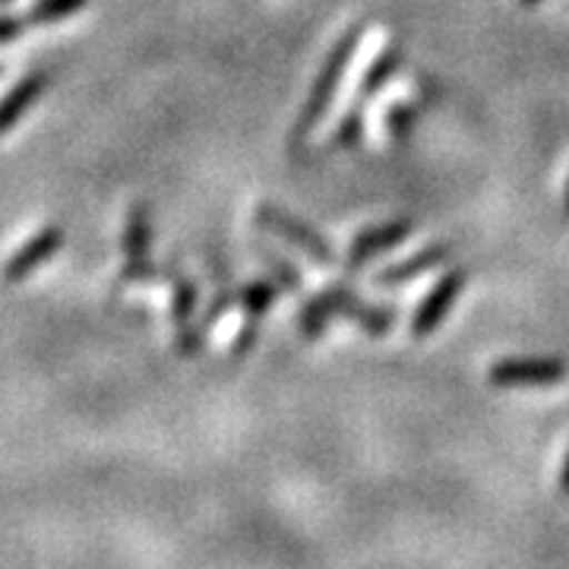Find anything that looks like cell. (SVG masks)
Segmentation results:
<instances>
[{
  "mask_svg": "<svg viewBox=\"0 0 569 569\" xmlns=\"http://www.w3.org/2000/svg\"><path fill=\"white\" fill-rule=\"evenodd\" d=\"M361 32H365V26H351L342 39L336 41V48H332V54L326 58L323 70H320V77L313 80V89H310V96H307L305 108H301V118L295 121L291 127V137L288 142L298 149L301 142L313 133V127L323 121L326 108L332 102V96H336V89H339V82L346 77L348 61H351V54H355V48H358V41H361Z\"/></svg>",
  "mask_w": 569,
  "mask_h": 569,
  "instance_id": "6da1fadb",
  "label": "cell"
},
{
  "mask_svg": "<svg viewBox=\"0 0 569 569\" xmlns=\"http://www.w3.org/2000/svg\"><path fill=\"white\" fill-rule=\"evenodd\" d=\"M257 224L266 228V231H272V234H279L284 244H295L298 250H305L307 257H313L317 263H332V260H336L332 247L326 244L323 238H320L310 224H305L301 219H295V216H288L279 206H260V209H257Z\"/></svg>",
  "mask_w": 569,
  "mask_h": 569,
  "instance_id": "7a4b0ae2",
  "label": "cell"
},
{
  "mask_svg": "<svg viewBox=\"0 0 569 569\" xmlns=\"http://www.w3.org/2000/svg\"><path fill=\"white\" fill-rule=\"evenodd\" d=\"M567 377L560 358H507L490 367L488 380L493 387H550Z\"/></svg>",
  "mask_w": 569,
  "mask_h": 569,
  "instance_id": "3957f363",
  "label": "cell"
},
{
  "mask_svg": "<svg viewBox=\"0 0 569 569\" xmlns=\"http://www.w3.org/2000/svg\"><path fill=\"white\" fill-rule=\"evenodd\" d=\"M317 301L326 307L329 317H346L351 323H358L361 329H367L370 336H383V332H389L392 323H396V313H392V310L361 305V301H358L348 288H342V284L326 288L323 295H317Z\"/></svg>",
  "mask_w": 569,
  "mask_h": 569,
  "instance_id": "277c9868",
  "label": "cell"
},
{
  "mask_svg": "<svg viewBox=\"0 0 569 569\" xmlns=\"http://www.w3.org/2000/svg\"><path fill=\"white\" fill-rule=\"evenodd\" d=\"M466 269H452L447 272L440 282L433 284V291L425 298V305L415 310V320H411V336H418V339H425L430 336L437 326L447 320V313L452 310V305L459 301V291H462V284H466Z\"/></svg>",
  "mask_w": 569,
  "mask_h": 569,
  "instance_id": "5b68a950",
  "label": "cell"
},
{
  "mask_svg": "<svg viewBox=\"0 0 569 569\" xmlns=\"http://www.w3.org/2000/svg\"><path fill=\"white\" fill-rule=\"evenodd\" d=\"M63 244V231L58 224H48L36 231L26 244L3 263V282H26L41 263H48Z\"/></svg>",
  "mask_w": 569,
  "mask_h": 569,
  "instance_id": "8992f818",
  "label": "cell"
},
{
  "mask_svg": "<svg viewBox=\"0 0 569 569\" xmlns=\"http://www.w3.org/2000/svg\"><path fill=\"white\" fill-rule=\"evenodd\" d=\"M48 86H51V73L48 70H32L0 99V137L10 133L22 121V114L48 92Z\"/></svg>",
  "mask_w": 569,
  "mask_h": 569,
  "instance_id": "52a82bcc",
  "label": "cell"
},
{
  "mask_svg": "<svg viewBox=\"0 0 569 569\" xmlns=\"http://www.w3.org/2000/svg\"><path fill=\"white\" fill-rule=\"evenodd\" d=\"M411 228H415V224L408 222V219H399V222L377 224V228H367V231H361V234H358V241H355L351 250H348V269H361L370 257L383 253V250H389V247H399L402 241H406L408 234H411Z\"/></svg>",
  "mask_w": 569,
  "mask_h": 569,
  "instance_id": "ba28073f",
  "label": "cell"
},
{
  "mask_svg": "<svg viewBox=\"0 0 569 569\" xmlns=\"http://www.w3.org/2000/svg\"><path fill=\"white\" fill-rule=\"evenodd\" d=\"M121 250L127 263L149 260V250H152V212H149V206L146 203L130 209V216H127V222H123Z\"/></svg>",
  "mask_w": 569,
  "mask_h": 569,
  "instance_id": "9c48e42d",
  "label": "cell"
},
{
  "mask_svg": "<svg viewBox=\"0 0 569 569\" xmlns=\"http://www.w3.org/2000/svg\"><path fill=\"white\" fill-rule=\"evenodd\" d=\"M449 257H452V247L449 244H430L427 250H421V253H415L411 260H406V263L383 269V272L377 276V284L408 282V279H415V276H425V272H430L433 266H443Z\"/></svg>",
  "mask_w": 569,
  "mask_h": 569,
  "instance_id": "30bf717a",
  "label": "cell"
},
{
  "mask_svg": "<svg viewBox=\"0 0 569 569\" xmlns=\"http://www.w3.org/2000/svg\"><path fill=\"white\" fill-rule=\"evenodd\" d=\"M399 63H402V48H387V51L377 58V63L367 70L365 82H361V92H358V104H355V111H361V104H365L367 99H373V96L383 89V82L392 80V73L399 70Z\"/></svg>",
  "mask_w": 569,
  "mask_h": 569,
  "instance_id": "8fae6325",
  "label": "cell"
},
{
  "mask_svg": "<svg viewBox=\"0 0 569 569\" xmlns=\"http://www.w3.org/2000/svg\"><path fill=\"white\" fill-rule=\"evenodd\" d=\"M197 298H200V291H197V282H190V279H183L178 276L174 279V295H171V320H174V329H178V336H183L190 326H193V313H197Z\"/></svg>",
  "mask_w": 569,
  "mask_h": 569,
  "instance_id": "7c38bea8",
  "label": "cell"
},
{
  "mask_svg": "<svg viewBox=\"0 0 569 569\" xmlns=\"http://www.w3.org/2000/svg\"><path fill=\"white\" fill-rule=\"evenodd\" d=\"M276 298H279V291H276L272 282H250L238 295V305L244 307V317L250 323H260L266 313H269V307L276 305Z\"/></svg>",
  "mask_w": 569,
  "mask_h": 569,
  "instance_id": "4fadbf2b",
  "label": "cell"
},
{
  "mask_svg": "<svg viewBox=\"0 0 569 569\" xmlns=\"http://www.w3.org/2000/svg\"><path fill=\"white\" fill-rule=\"evenodd\" d=\"M86 3H89V0H36V3L29 7V17H26V20L36 22V26H51V22L77 17Z\"/></svg>",
  "mask_w": 569,
  "mask_h": 569,
  "instance_id": "5bb4252c",
  "label": "cell"
},
{
  "mask_svg": "<svg viewBox=\"0 0 569 569\" xmlns=\"http://www.w3.org/2000/svg\"><path fill=\"white\" fill-rule=\"evenodd\" d=\"M418 121V114H415V108L411 104H396L392 111H389V130H392V137L399 142H406L411 137V127Z\"/></svg>",
  "mask_w": 569,
  "mask_h": 569,
  "instance_id": "9a60e30c",
  "label": "cell"
},
{
  "mask_svg": "<svg viewBox=\"0 0 569 569\" xmlns=\"http://www.w3.org/2000/svg\"><path fill=\"white\" fill-rule=\"evenodd\" d=\"M263 260L269 263V269L276 272V279H279L284 288H291V291H298V288H301V276H298V269H291V266L284 263L282 257H276L272 250H263Z\"/></svg>",
  "mask_w": 569,
  "mask_h": 569,
  "instance_id": "2e32d148",
  "label": "cell"
},
{
  "mask_svg": "<svg viewBox=\"0 0 569 569\" xmlns=\"http://www.w3.org/2000/svg\"><path fill=\"white\" fill-rule=\"evenodd\" d=\"M26 26H29V20H20V17H0V44L20 39Z\"/></svg>",
  "mask_w": 569,
  "mask_h": 569,
  "instance_id": "e0dca14e",
  "label": "cell"
},
{
  "mask_svg": "<svg viewBox=\"0 0 569 569\" xmlns=\"http://www.w3.org/2000/svg\"><path fill=\"white\" fill-rule=\"evenodd\" d=\"M560 493L569 497V452L567 459H563V468H560Z\"/></svg>",
  "mask_w": 569,
  "mask_h": 569,
  "instance_id": "ac0fdd59",
  "label": "cell"
},
{
  "mask_svg": "<svg viewBox=\"0 0 569 569\" xmlns=\"http://www.w3.org/2000/svg\"><path fill=\"white\" fill-rule=\"evenodd\" d=\"M567 216H569V187H567Z\"/></svg>",
  "mask_w": 569,
  "mask_h": 569,
  "instance_id": "d6986e66",
  "label": "cell"
},
{
  "mask_svg": "<svg viewBox=\"0 0 569 569\" xmlns=\"http://www.w3.org/2000/svg\"><path fill=\"white\" fill-rule=\"evenodd\" d=\"M526 3H538V0H526Z\"/></svg>",
  "mask_w": 569,
  "mask_h": 569,
  "instance_id": "ffe728a7",
  "label": "cell"
},
{
  "mask_svg": "<svg viewBox=\"0 0 569 569\" xmlns=\"http://www.w3.org/2000/svg\"><path fill=\"white\" fill-rule=\"evenodd\" d=\"M0 3H7V0H0Z\"/></svg>",
  "mask_w": 569,
  "mask_h": 569,
  "instance_id": "44dd1931",
  "label": "cell"
}]
</instances>
